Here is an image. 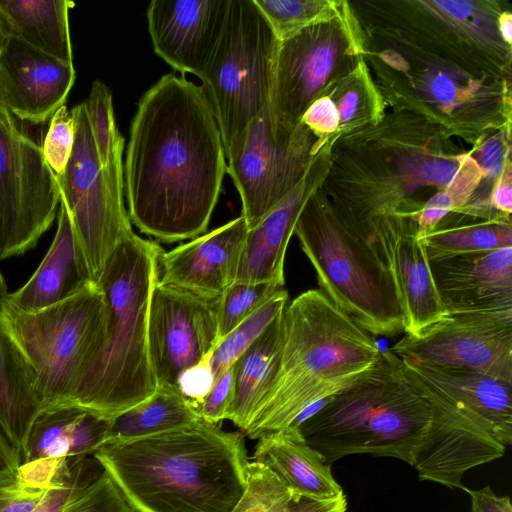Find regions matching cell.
I'll return each mask as SVG.
<instances>
[{
	"instance_id": "6da1fadb",
	"label": "cell",
	"mask_w": 512,
	"mask_h": 512,
	"mask_svg": "<svg viewBox=\"0 0 512 512\" xmlns=\"http://www.w3.org/2000/svg\"><path fill=\"white\" fill-rule=\"evenodd\" d=\"M227 173L220 129L202 85L173 73L141 97L130 126L124 194L131 221L167 243L205 233Z\"/></svg>"
},
{
	"instance_id": "7a4b0ae2",
	"label": "cell",
	"mask_w": 512,
	"mask_h": 512,
	"mask_svg": "<svg viewBox=\"0 0 512 512\" xmlns=\"http://www.w3.org/2000/svg\"><path fill=\"white\" fill-rule=\"evenodd\" d=\"M92 456L135 512H231L246 489L244 434L202 418Z\"/></svg>"
},
{
	"instance_id": "3957f363",
	"label": "cell",
	"mask_w": 512,
	"mask_h": 512,
	"mask_svg": "<svg viewBox=\"0 0 512 512\" xmlns=\"http://www.w3.org/2000/svg\"><path fill=\"white\" fill-rule=\"evenodd\" d=\"M161 247L134 231L107 259L97 285L105 302L100 343L68 407L114 418L157 388L148 352V313Z\"/></svg>"
},
{
	"instance_id": "277c9868",
	"label": "cell",
	"mask_w": 512,
	"mask_h": 512,
	"mask_svg": "<svg viewBox=\"0 0 512 512\" xmlns=\"http://www.w3.org/2000/svg\"><path fill=\"white\" fill-rule=\"evenodd\" d=\"M375 336L309 289L284 310V336L272 391L244 435L258 439L291 427L322 400L346 387L377 359Z\"/></svg>"
},
{
	"instance_id": "5b68a950",
	"label": "cell",
	"mask_w": 512,
	"mask_h": 512,
	"mask_svg": "<svg viewBox=\"0 0 512 512\" xmlns=\"http://www.w3.org/2000/svg\"><path fill=\"white\" fill-rule=\"evenodd\" d=\"M427 400L391 349L343 389L322 400L296 428L331 465L355 454L414 464L430 427Z\"/></svg>"
},
{
	"instance_id": "8992f818",
	"label": "cell",
	"mask_w": 512,
	"mask_h": 512,
	"mask_svg": "<svg viewBox=\"0 0 512 512\" xmlns=\"http://www.w3.org/2000/svg\"><path fill=\"white\" fill-rule=\"evenodd\" d=\"M319 290L373 336L404 332L403 312L371 238L321 203L306 201L294 228Z\"/></svg>"
},
{
	"instance_id": "52a82bcc",
	"label": "cell",
	"mask_w": 512,
	"mask_h": 512,
	"mask_svg": "<svg viewBox=\"0 0 512 512\" xmlns=\"http://www.w3.org/2000/svg\"><path fill=\"white\" fill-rule=\"evenodd\" d=\"M104 318L96 283L36 312L20 311L5 299L0 323L34 376L41 411L70 405L100 343Z\"/></svg>"
},
{
	"instance_id": "ba28073f",
	"label": "cell",
	"mask_w": 512,
	"mask_h": 512,
	"mask_svg": "<svg viewBox=\"0 0 512 512\" xmlns=\"http://www.w3.org/2000/svg\"><path fill=\"white\" fill-rule=\"evenodd\" d=\"M279 40L254 0H229L224 28L201 77L226 159L250 122L269 104Z\"/></svg>"
},
{
	"instance_id": "9c48e42d",
	"label": "cell",
	"mask_w": 512,
	"mask_h": 512,
	"mask_svg": "<svg viewBox=\"0 0 512 512\" xmlns=\"http://www.w3.org/2000/svg\"><path fill=\"white\" fill-rule=\"evenodd\" d=\"M71 112L75 142L65 172L56 179L91 278L97 283L107 259L133 229L124 204V172L101 165L84 102Z\"/></svg>"
},
{
	"instance_id": "30bf717a",
	"label": "cell",
	"mask_w": 512,
	"mask_h": 512,
	"mask_svg": "<svg viewBox=\"0 0 512 512\" xmlns=\"http://www.w3.org/2000/svg\"><path fill=\"white\" fill-rule=\"evenodd\" d=\"M60 203L56 176L41 147L13 118L0 122V260L34 248Z\"/></svg>"
},
{
	"instance_id": "8fae6325",
	"label": "cell",
	"mask_w": 512,
	"mask_h": 512,
	"mask_svg": "<svg viewBox=\"0 0 512 512\" xmlns=\"http://www.w3.org/2000/svg\"><path fill=\"white\" fill-rule=\"evenodd\" d=\"M307 152V127L280 124L269 104L250 122L238 153L227 160L248 229L305 177Z\"/></svg>"
},
{
	"instance_id": "7c38bea8",
	"label": "cell",
	"mask_w": 512,
	"mask_h": 512,
	"mask_svg": "<svg viewBox=\"0 0 512 512\" xmlns=\"http://www.w3.org/2000/svg\"><path fill=\"white\" fill-rule=\"evenodd\" d=\"M390 349L400 358L512 383V310L446 313Z\"/></svg>"
},
{
	"instance_id": "4fadbf2b",
	"label": "cell",
	"mask_w": 512,
	"mask_h": 512,
	"mask_svg": "<svg viewBox=\"0 0 512 512\" xmlns=\"http://www.w3.org/2000/svg\"><path fill=\"white\" fill-rule=\"evenodd\" d=\"M218 298L157 280L148 313V352L157 385L176 386L184 370L215 348Z\"/></svg>"
},
{
	"instance_id": "5bb4252c",
	"label": "cell",
	"mask_w": 512,
	"mask_h": 512,
	"mask_svg": "<svg viewBox=\"0 0 512 512\" xmlns=\"http://www.w3.org/2000/svg\"><path fill=\"white\" fill-rule=\"evenodd\" d=\"M406 375L431 409L430 427L413 464L418 477L463 489L465 472L501 458L506 447L446 396Z\"/></svg>"
},
{
	"instance_id": "9a60e30c",
	"label": "cell",
	"mask_w": 512,
	"mask_h": 512,
	"mask_svg": "<svg viewBox=\"0 0 512 512\" xmlns=\"http://www.w3.org/2000/svg\"><path fill=\"white\" fill-rule=\"evenodd\" d=\"M369 229L403 312L404 333L415 335L446 314L418 226L412 216L382 213Z\"/></svg>"
},
{
	"instance_id": "2e32d148",
	"label": "cell",
	"mask_w": 512,
	"mask_h": 512,
	"mask_svg": "<svg viewBox=\"0 0 512 512\" xmlns=\"http://www.w3.org/2000/svg\"><path fill=\"white\" fill-rule=\"evenodd\" d=\"M229 0H153L147 7L155 53L201 79L222 34Z\"/></svg>"
},
{
	"instance_id": "e0dca14e",
	"label": "cell",
	"mask_w": 512,
	"mask_h": 512,
	"mask_svg": "<svg viewBox=\"0 0 512 512\" xmlns=\"http://www.w3.org/2000/svg\"><path fill=\"white\" fill-rule=\"evenodd\" d=\"M76 78L73 64L64 63L15 38L0 52V92L16 118L45 123L67 100Z\"/></svg>"
},
{
	"instance_id": "ac0fdd59",
	"label": "cell",
	"mask_w": 512,
	"mask_h": 512,
	"mask_svg": "<svg viewBox=\"0 0 512 512\" xmlns=\"http://www.w3.org/2000/svg\"><path fill=\"white\" fill-rule=\"evenodd\" d=\"M247 232L240 215L168 252L162 250L159 282L206 298H218L236 280Z\"/></svg>"
},
{
	"instance_id": "d6986e66",
	"label": "cell",
	"mask_w": 512,
	"mask_h": 512,
	"mask_svg": "<svg viewBox=\"0 0 512 512\" xmlns=\"http://www.w3.org/2000/svg\"><path fill=\"white\" fill-rule=\"evenodd\" d=\"M446 313L512 310V247L430 263Z\"/></svg>"
},
{
	"instance_id": "ffe728a7",
	"label": "cell",
	"mask_w": 512,
	"mask_h": 512,
	"mask_svg": "<svg viewBox=\"0 0 512 512\" xmlns=\"http://www.w3.org/2000/svg\"><path fill=\"white\" fill-rule=\"evenodd\" d=\"M409 375L468 412L505 447L512 443V383L474 371L401 358Z\"/></svg>"
},
{
	"instance_id": "44dd1931",
	"label": "cell",
	"mask_w": 512,
	"mask_h": 512,
	"mask_svg": "<svg viewBox=\"0 0 512 512\" xmlns=\"http://www.w3.org/2000/svg\"><path fill=\"white\" fill-rule=\"evenodd\" d=\"M94 283L69 211L60 199L52 243L36 271L7 296L20 311L36 312L60 303Z\"/></svg>"
},
{
	"instance_id": "7402d4cb",
	"label": "cell",
	"mask_w": 512,
	"mask_h": 512,
	"mask_svg": "<svg viewBox=\"0 0 512 512\" xmlns=\"http://www.w3.org/2000/svg\"><path fill=\"white\" fill-rule=\"evenodd\" d=\"M309 174L248 229L236 276L238 282L273 283L284 286V264L289 240L297 219L309 198Z\"/></svg>"
},
{
	"instance_id": "603a6c76",
	"label": "cell",
	"mask_w": 512,
	"mask_h": 512,
	"mask_svg": "<svg viewBox=\"0 0 512 512\" xmlns=\"http://www.w3.org/2000/svg\"><path fill=\"white\" fill-rule=\"evenodd\" d=\"M257 440L252 461L268 469L292 494L318 499L344 494L331 465L306 443L297 428L288 427Z\"/></svg>"
},
{
	"instance_id": "cb8c5ba5",
	"label": "cell",
	"mask_w": 512,
	"mask_h": 512,
	"mask_svg": "<svg viewBox=\"0 0 512 512\" xmlns=\"http://www.w3.org/2000/svg\"><path fill=\"white\" fill-rule=\"evenodd\" d=\"M111 420L77 407L41 411L32 424L23 463L91 456L107 441Z\"/></svg>"
},
{
	"instance_id": "d4e9b609",
	"label": "cell",
	"mask_w": 512,
	"mask_h": 512,
	"mask_svg": "<svg viewBox=\"0 0 512 512\" xmlns=\"http://www.w3.org/2000/svg\"><path fill=\"white\" fill-rule=\"evenodd\" d=\"M283 336L284 311L232 366L234 397L226 419L232 421L243 434L272 391L279 369Z\"/></svg>"
},
{
	"instance_id": "484cf974",
	"label": "cell",
	"mask_w": 512,
	"mask_h": 512,
	"mask_svg": "<svg viewBox=\"0 0 512 512\" xmlns=\"http://www.w3.org/2000/svg\"><path fill=\"white\" fill-rule=\"evenodd\" d=\"M9 292L0 270V311ZM41 411L34 376L0 323V427L25 456L32 424Z\"/></svg>"
},
{
	"instance_id": "4316f807",
	"label": "cell",
	"mask_w": 512,
	"mask_h": 512,
	"mask_svg": "<svg viewBox=\"0 0 512 512\" xmlns=\"http://www.w3.org/2000/svg\"><path fill=\"white\" fill-rule=\"evenodd\" d=\"M68 0H0L8 35L64 63L73 64Z\"/></svg>"
},
{
	"instance_id": "83f0119b",
	"label": "cell",
	"mask_w": 512,
	"mask_h": 512,
	"mask_svg": "<svg viewBox=\"0 0 512 512\" xmlns=\"http://www.w3.org/2000/svg\"><path fill=\"white\" fill-rule=\"evenodd\" d=\"M423 240L428 260L432 263L512 247V226L509 215H479L470 222H438Z\"/></svg>"
},
{
	"instance_id": "f1b7e54d",
	"label": "cell",
	"mask_w": 512,
	"mask_h": 512,
	"mask_svg": "<svg viewBox=\"0 0 512 512\" xmlns=\"http://www.w3.org/2000/svg\"><path fill=\"white\" fill-rule=\"evenodd\" d=\"M200 419L176 386L157 385L148 398L111 420L108 440L145 437Z\"/></svg>"
},
{
	"instance_id": "f546056e",
	"label": "cell",
	"mask_w": 512,
	"mask_h": 512,
	"mask_svg": "<svg viewBox=\"0 0 512 512\" xmlns=\"http://www.w3.org/2000/svg\"><path fill=\"white\" fill-rule=\"evenodd\" d=\"M90 456L82 457L61 512H135L114 481Z\"/></svg>"
},
{
	"instance_id": "4dcf8cb0",
	"label": "cell",
	"mask_w": 512,
	"mask_h": 512,
	"mask_svg": "<svg viewBox=\"0 0 512 512\" xmlns=\"http://www.w3.org/2000/svg\"><path fill=\"white\" fill-rule=\"evenodd\" d=\"M84 104L101 165L123 171L124 139L116 125L110 89L100 80L93 81Z\"/></svg>"
},
{
	"instance_id": "1f68e13d",
	"label": "cell",
	"mask_w": 512,
	"mask_h": 512,
	"mask_svg": "<svg viewBox=\"0 0 512 512\" xmlns=\"http://www.w3.org/2000/svg\"><path fill=\"white\" fill-rule=\"evenodd\" d=\"M284 289L225 336L211 351V364L217 380L255 342L287 306Z\"/></svg>"
},
{
	"instance_id": "d6a6232c",
	"label": "cell",
	"mask_w": 512,
	"mask_h": 512,
	"mask_svg": "<svg viewBox=\"0 0 512 512\" xmlns=\"http://www.w3.org/2000/svg\"><path fill=\"white\" fill-rule=\"evenodd\" d=\"M482 175L476 160L461 155L460 166L453 180L430 198L422 209L411 215L418 226L419 236L423 238L445 216L467 204Z\"/></svg>"
},
{
	"instance_id": "836d02e7",
	"label": "cell",
	"mask_w": 512,
	"mask_h": 512,
	"mask_svg": "<svg viewBox=\"0 0 512 512\" xmlns=\"http://www.w3.org/2000/svg\"><path fill=\"white\" fill-rule=\"evenodd\" d=\"M284 289V286L265 282L235 281L228 286L218 298V343Z\"/></svg>"
},
{
	"instance_id": "e575fe53",
	"label": "cell",
	"mask_w": 512,
	"mask_h": 512,
	"mask_svg": "<svg viewBox=\"0 0 512 512\" xmlns=\"http://www.w3.org/2000/svg\"><path fill=\"white\" fill-rule=\"evenodd\" d=\"M274 35L287 40L302 30L324 22L332 8L326 1L313 0H254Z\"/></svg>"
},
{
	"instance_id": "d590c367",
	"label": "cell",
	"mask_w": 512,
	"mask_h": 512,
	"mask_svg": "<svg viewBox=\"0 0 512 512\" xmlns=\"http://www.w3.org/2000/svg\"><path fill=\"white\" fill-rule=\"evenodd\" d=\"M292 492L268 469L249 461L246 489L231 512H284Z\"/></svg>"
},
{
	"instance_id": "8d00e7d4",
	"label": "cell",
	"mask_w": 512,
	"mask_h": 512,
	"mask_svg": "<svg viewBox=\"0 0 512 512\" xmlns=\"http://www.w3.org/2000/svg\"><path fill=\"white\" fill-rule=\"evenodd\" d=\"M65 464L56 477L21 465L18 480L0 487V512H34L62 474Z\"/></svg>"
},
{
	"instance_id": "74e56055",
	"label": "cell",
	"mask_w": 512,
	"mask_h": 512,
	"mask_svg": "<svg viewBox=\"0 0 512 512\" xmlns=\"http://www.w3.org/2000/svg\"><path fill=\"white\" fill-rule=\"evenodd\" d=\"M75 120L66 105L61 106L49 120L48 130L40 146L49 168L60 177L65 172L75 142Z\"/></svg>"
},
{
	"instance_id": "f35d334b",
	"label": "cell",
	"mask_w": 512,
	"mask_h": 512,
	"mask_svg": "<svg viewBox=\"0 0 512 512\" xmlns=\"http://www.w3.org/2000/svg\"><path fill=\"white\" fill-rule=\"evenodd\" d=\"M215 381L210 352L198 363L181 373L176 387L187 402L198 411L199 406L211 391Z\"/></svg>"
},
{
	"instance_id": "ab89813d",
	"label": "cell",
	"mask_w": 512,
	"mask_h": 512,
	"mask_svg": "<svg viewBox=\"0 0 512 512\" xmlns=\"http://www.w3.org/2000/svg\"><path fill=\"white\" fill-rule=\"evenodd\" d=\"M234 397V373L232 366L214 383L211 391L198 408L200 418L219 425L227 417Z\"/></svg>"
},
{
	"instance_id": "60d3db41",
	"label": "cell",
	"mask_w": 512,
	"mask_h": 512,
	"mask_svg": "<svg viewBox=\"0 0 512 512\" xmlns=\"http://www.w3.org/2000/svg\"><path fill=\"white\" fill-rule=\"evenodd\" d=\"M301 122L317 133L333 132L339 126L334 101L326 96L314 99L302 115Z\"/></svg>"
},
{
	"instance_id": "b9f144b4",
	"label": "cell",
	"mask_w": 512,
	"mask_h": 512,
	"mask_svg": "<svg viewBox=\"0 0 512 512\" xmlns=\"http://www.w3.org/2000/svg\"><path fill=\"white\" fill-rule=\"evenodd\" d=\"M81 458L82 457L67 459L62 474L47 492L45 498L34 512H61L62 506L71 490Z\"/></svg>"
},
{
	"instance_id": "7bdbcfd3",
	"label": "cell",
	"mask_w": 512,
	"mask_h": 512,
	"mask_svg": "<svg viewBox=\"0 0 512 512\" xmlns=\"http://www.w3.org/2000/svg\"><path fill=\"white\" fill-rule=\"evenodd\" d=\"M424 88L433 101L442 105H452L459 97L456 81L443 71L430 72L424 80Z\"/></svg>"
},
{
	"instance_id": "ee69618b",
	"label": "cell",
	"mask_w": 512,
	"mask_h": 512,
	"mask_svg": "<svg viewBox=\"0 0 512 512\" xmlns=\"http://www.w3.org/2000/svg\"><path fill=\"white\" fill-rule=\"evenodd\" d=\"M460 166V156L452 159H432L421 167L418 176L421 182L446 187L454 178Z\"/></svg>"
},
{
	"instance_id": "f6af8a7d",
	"label": "cell",
	"mask_w": 512,
	"mask_h": 512,
	"mask_svg": "<svg viewBox=\"0 0 512 512\" xmlns=\"http://www.w3.org/2000/svg\"><path fill=\"white\" fill-rule=\"evenodd\" d=\"M345 494L329 499H318L304 495H294L284 512H346Z\"/></svg>"
},
{
	"instance_id": "bcb514c9",
	"label": "cell",
	"mask_w": 512,
	"mask_h": 512,
	"mask_svg": "<svg viewBox=\"0 0 512 512\" xmlns=\"http://www.w3.org/2000/svg\"><path fill=\"white\" fill-rule=\"evenodd\" d=\"M21 464L20 452L0 427V487L10 485L18 480Z\"/></svg>"
},
{
	"instance_id": "7dc6e473",
	"label": "cell",
	"mask_w": 512,
	"mask_h": 512,
	"mask_svg": "<svg viewBox=\"0 0 512 512\" xmlns=\"http://www.w3.org/2000/svg\"><path fill=\"white\" fill-rule=\"evenodd\" d=\"M471 499V512H512L508 496L496 495L489 486L472 490L464 486L462 489Z\"/></svg>"
},
{
	"instance_id": "c3c4849f",
	"label": "cell",
	"mask_w": 512,
	"mask_h": 512,
	"mask_svg": "<svg viewBox=\"0 0 512 512\" xmlns=\"http://www.w3.org/2000/svg\"><path fill=\"white\" fill-rule=\"evenodd\" d=\"M504 161L505 146L500 138H491L482 145L477 163L483 174L499 177L505 168Z\"/></svg>"
},
{
	"instance_id": "681fc988",
	"label": "cell",
	"mask_w": 512,
	"mask_h": 512,
	"mask_svg": "<svg viewBox=\"0 0 512 512\" xmlns=\"http://www.w3.org/2000/svg\"><path fill=\"white\" fill-rule=\"evenodd\" d=\"M499 176L491 196V204L500 213L510 215L512 211V174L510 163Z\"/></svg>"
},
{
	"instance_id": "f907efd6",
	"label": "cell",
	"mask_w": 512,
	"mask_h": 512,
	"mask_svg": "<svg viewBox=\"0 0 512 512\" xmlns=\"http://www.w3.org/2000/svg\"><path fill=\"white\" fill-rule=\"evenodd\" d=\"M335 105L339 115V125L351 121L360 109V94L358 90L354 88L346 90Z\"/></svg>"
},
{
	"instance_id": "816d5d0a",
	"label": "cell",
	"mask_w": 512,
	"mask_h": 512,
	"mask_svg": "<svg viewBox=\"0 0 512 512\" xmlns=\"http://www.w3.org/2000/svg\"><path fill=\"white\" fill-rule=\"evenodd\" d=\"M499 31L507 43L512 40V16L504 13L499 19Z\"/></svg>"
},
{
	"instance_id": "f5cc1de1",
	"label": "cell",
	"mask_w": 512,
	"mask_h": 512,
	"mask_svg": "<svg viewBox=\"0 0 512 512\" xmlns=\"http://www.w3.org/2000/svg\"><path fill=\"white\" fill-rule=\"evenodd\" d=\"M9 38L7 26L5 20L3 19L0 13V52L2 51L4 45L6 44Z\"/></svg>"
},
{
	"instance_id": "db71d44e",
	"label": "cell",
	"mask_w": 512,
	"mask_h": 512,
	"mask_svg": "<svg viewBox=\"0 0 512 512\" xmlns=\"http://www.w3.org/2000/svg\"><path fill=\"white\" fill-rule=\"evenodd\" d=\"M12 118L13 117L11 116V114L9 113V111L7 110V108L4 104V101H3V98H2V95L0 92V122L7 121Z\"/></svg>"
}]
</instances>
